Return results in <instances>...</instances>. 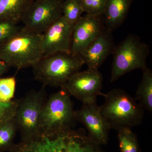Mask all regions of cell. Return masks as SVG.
Here are the masks:
<instances>
[{"label":"cell","instance_id":"6da1fadb","mask_svg":"<svg viewBox=\"0 0 152 152\" xmlns=\"http://www.w3.org/2000/svg\"><path fill=\"white\" fill-rule=\"evenodd\" d=\"M84 130L69 129L40 133L15 144L9 152H104Z\"/></svg>","mask_w":152,"mask_h":152},{"label":"cell","instance_id":"7a4b0ae2","mask_svg":"<svg viewBox=\"0 0 152 152\" xmlns=\"http://www.w3.org/2000/svg\"><path fill=\"white\" fill-rule=\"evenodd\" d=\"M43 56L42 34L23 27L0 45V59L10 68L20 70L33 67Z\"/></svg>","mask_w":152,"mask_h":152},{"label":"cell","instance_id":"3957f363","mask_svg":"<svg viewBox=\"0 0 152 152\" xmlns=\"http://www.w3.org/2000/svg\"><path fill=\"white\" fill-rule=\"evenodd\" d=\"M104 103L101 107V113L111 129L118 131L131 128L141 124L144 109L124 90L114 89L104 94Z\"/></svg>","mask_w":152,"mask_h":152},{"label":"cell","instance_id":"277c9868","mask_svg":"<svg viewBox=\"0 0 152 152\" xmlns=\"http://www.w3.org/2000/svg\"><path fill=\"white\" fill-rule=\"evenodd\" d=\"M85 64L80 55L58 53L44 56L32 67L36 80L44 86H63Z\"/></svg>","mask_w":152,"mask_h":152},{"label":"cell","instance_id":"5b68a950","mask_svg":"<svg viewBox=\"0 0 152 152\" xmlns=\"http://www.w3.org/2000/svg\"><path fill=\"white\" fill-rule=\"evenodd\" d=\"M70 96L63 87L44 103L40 117V133L72 129L76 122Z\"/></svg>","mask_w":152,"mask_h":152},{"label":"cell","instance_id":"8992f818","mask_svg":"<svg viewBox=\"0 0 152 152\" xmlns=\"http://www.w3.org/2000/svg\"><path fill=\"white\" fill-rule=\"evenodd\" d=\"M149 47L135 35L130 34L117 46L112 54L110 82L117 80L122 76L134 70H144L148 67L147 59Z\"/></svg>","mask_w":152,"mask_h":152},{"label":"cell","instance_id":"52a82bcc","mask_svg":"<svg viewBox=\"0 0 152 152\" xmlns=\"http://www.w3.org/2000/svg\"><path fill=\"white\" fill-rule=\"evenodd\" d=\"M45 86L39 91L32 90L19 99L14 119L21 140H27L40 133V117L42 108L46 100Z\"/></svg>","mask_w":152,"mask_h":152},{"label":"cell","instance_id":"ba28073f","mask_svg":"<svg viewBox=\"0 0 152 152\" xmlns=\"http://www.w3.org/2000/svg\"><path fill=\"white\" fill-rule=\"evenodd\" d=\"M64 0H34L23 22L26 29L42 34L62 16Z\"/></svg>","mask_w":152,"mask_h":152},{"label":"cell","instance_id":"9c48e42d","mask_svg":"<svg viewBox=\"0 0 152 152\" xmlns=\"http://www.w3.org/2000/svg\"><path fill=\"white\" fill-rule=\"evenodd\" d=\"M103 82V77L99 70L88 68L74 74L62 87L83 104L96 102L98 96H104L101 92Z\"/></svg>","mask_w":152,"mask_h":152},{"label":"cell","instance_id":"30bf717a","mask_svg":"<svg viewBox=\"0 0 152 152\" xmlns=\"http://www.w3.org/2000/svg\"><path fill=\"white\" fill-rule=\"evenodd\" d=\"M75 118L84 125L90 140L99 145L107 143L111 128L102 115L96 102L83 103L80 109L75 111Z\"/></svg>","mask_w":152,"mask_h":152},{"label":"cell","instance_id":"8fae6325","mask_svg":"<svg viewBox=\"0 0 152 152\" xmlns=\"http://www.w3.org/2000/svg\"><path fill=\"white\" fill-rule=\"evenodd\" d=\"M74 26L62 16L42 34L43 56L55 53H70Z\"/></svg>","mask_w":152,"mask_h":152},{"label":"cell","instance_id":"7c38bea8","mask_svg":"<svg viewBox=\"0 0 152 152\" xmlns=\"http://www.w3.org/2000/svg\"><path fill=\"white\" fill-rule=\"evenodd\" d=\"M105 30L103 16L86 14L74 25L70 53L80 55Z\"/></svg>","mask_w":152,"mask_h":152},{"label":"cell","instance_id":"4fadbf2b","mask_svg":"<svg viewBox=\"0 0 152 152\" xmlns=\"http://www.w3.org/2000/svg\"><path fill=\"white\" fill-rule=\"evenodd\" d=\"M111 32L106 29L80 54L88 69L99 70L115 48Z\"/></svg>","mask_w":152,"mask_h":152},{"label":"cell","instance_id":"5bb4252c","mask_svg":"<svg viewBox=\"0 0 152 152\" xmlns=\"http://www.w3.org/2000/svg\"><path fill=\"white\" fill-rule=\"evenodd\" d=\"M134 1L107 0L103 15L106 30L112 32L123 24Z\"/></svg>","mask_w":152,"mask_h":152},{"label":"cell","instance_id":"9a60e30c","mask_svg":"<svg viewBox=\"0 0 152 152\" xmlns=\"http://www.w3.org/2000/svg\"><path fill=\"white\" fill-rule=\"evenodd\" d=\"M34 0H0V22H23Z\"/></svg>","mask_w":152,"mask_h":152},{"label":"cell","instance_id":"2e32d148","mask_svg":"<svg viewBox=\"0 0 152 152\" xmlns=\"http://www.w3.org/2000/svg\"><path fill=\"white\" fill-rule=\"evenodd\" d=\"M141 81L136 92V99L143 108L152 112V72L147 67L143 70Z\"/></svg>","mask_w":152,"mask_h":152},{"label":"cell","instance_id":"e0dca14e","mask_svg":"<svg viewBox=\"0 0 152 152\" xmlns=\"http://www.w3.org/2000/svg\"><path fill=\"white\" fill-rule=\"evenodd\" d=\"M18 130L14 118L0 126V152L11 151Z\"/></svg>","mask_w":152,"mask_h":152},{"label":"cell","instance_id":"ac0fdd59","mask_svg":"<svg viewBox=\"0 0 152 152\" xmlns=\"http://www.w3.org/2000/svg\"><path fill=\"white\" fill-rule=\"evenodd\" d=\"M120 152H141L137 138L131 128L118 131Z\"/></svg>","mask_w":152,"mask_h":152},{"label":"cell","instance_id":"d6986e66","mask_svg":"<svg viewBox=\"0 0 152 152\" xmlns=\"http://www.w3.org/2000/svg\"><path fill=\"white\" fill-rule=\"evenodd\" d=\"M84 12L77 0H64L62 6V16L66 20L75 25Z\"/></svg>","mask_w":152,"mask_h":152},{"label":"cell","instance_id":"ffe728a7","mask_svg":"<svg viewBox=\"0 0 152 152\" xmlns=\"http://www.w3.org/2000/svg\"><path fill=\"white\" fill-rule=\"evenodd\" d=\"M16 81L15 77L0 78V101L9 102L14 99Z\"/></svg>","mask_w":152,"mask_h":152},{"label":"cell","instance_id":"44dd1931","mask_svg":"<svg viewBox=\"0 0 152 152\" xmlns=\"http://www.w3.org/2000/svg\"><path fill=\"white\" fill-rule=\"evenodd\" d=\"M84 12L89 15L103 16L107 0H77Z\"/></svg>","mask_w":152,"mask_h":152},{"label":"cell","instance_id":"7402d4cb","mask_svg":"<svg viewBox=\"0 0 152 152\" xmlns=\"http://www.w3.org/2000/svg\"><path fill=\"white\" fill-rule=\"evenodd\" d=\"M18 103L17 99L9 102L0 101V126L14 118Z\"/></svg>","mask_w":152,"mask_h":152},{"label":"cell","instance_id":"603a6c76","mask_svg":"<svg viewBox=\"0 0 152 152\" xmlns=\"http://www.w3.org/2000/svg\"><path fill=\"white\" fill-rule=\"evenodd\" d=\"M20 28L12 22H0V45L16 34Z\"/></svg>","mask_w":152,"mask_h":152},{"label":"cell","instance_id":"cb8c5ba5","mask_svg":"<svg viewBox=\"0 0 152 152\" xmlns=\"http://www.w3.org/2000/svg\"><path fill=\"white\" fill-rule=\"evenodd\" d=\"M10 67L4 61L0 59V78L2 76L6 73Z\"/></svg>","mask_w":152,"mask_h":152}]
</instances>
